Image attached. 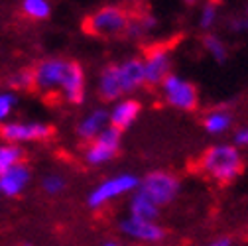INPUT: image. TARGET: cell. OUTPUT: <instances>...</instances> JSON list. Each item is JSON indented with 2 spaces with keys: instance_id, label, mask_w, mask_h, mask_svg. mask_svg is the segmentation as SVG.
Returning a JSON list of instances; mask_svg holds the SVG:
<instances>
[{
  "instance_id": "1",
  "label": "cell",
  "mask_w": 248,
  "mask_h": 246,
  "mask_svg": "<svg viewBox=\"0 0 248 246\" xmlns=\"http://www.w3.org/2000/svg\"><path fill=\"white\" fill-rule=\"evenodd\" d=\"M34 89L42 95L59 93L61 99L73 107H81L87 97L85 73L77 61L71 59H44L32 71Z\"/></svg>"
},
{
  "instance_id": "2",
  "label": "cell",
  "mask_w": 248,
  "mask_h": 246,
  "mask_svg": "<svg viewBox=\"0 0 248 246\" xmlns=\"http://www.w3.org/2000/svg\"><path fill=\"white\" fill-rule=\"evenodd\" d=\"M244 160L240 150L231 142L211 144L199 156V169L217 183H229L242 171Z\"/></svg>"
},
{
  "instance_id": "3",
  "label": "cell",
  "mask_w": 248,
  "mask_h": 246,
  "mask_svg": "<svg viewBox=\"0 0 248 246\" xmlns=\"http://www.w3.org/2000/svg\"><path fill=\"white\" fill-rule=\"evenodd\" d=\"M128 22L130 14L122 6H103L85 18L83 30L93 38H118L126 34Z\"/></svg>"
},
{
  "instance_id": "4",
  "label": "cell",
  "mask_w": 248,
  "mask_h": 246,
  "mask_svg": "<svg viewBox=\"0 0 248 246\" xmlns=\"http://www.w3.org/2000/svg\"><path fill=\"white\" fill-rule=\"evenodd\" d=\"M140 187V177L134 175V173H116V175H110L107 179H103L95 189H91L89 195H87V205L91 209H101L120 197H126V195H132L134 191H138Z\"/></svg>"
},
{
  "instance_id": "5",
  "label": "cell",
  "mask_w": 248,
  "mask_h": 246,
  "mask_svg": "<svg viewBox=\"0 0 248 246\" xmlns=\"http://www.w3.org/2000/svg\"><path fill=\"white\" fill-rule=\"evenodd\" d=\"M144 195H148L160 209L171 205L181 193V179L166 169H154L140 177V187Z\"/></svg>"
},
{
  "instance_id": "6",
  "label": "cell",
  "mask_w": 248,
  "mask_h": 246,
  "mask_svg": "<svg viewBox=\"0 0 248 246\" xmlns=\"http://www.w3.org/2000/svg\"><path fill=\"white\" fill-rule=\"evenodd\" d=\"M160 93L162 99L168 107L181 110V112H191L199 105V91L197 87L181 75H168L164 83L160 85Z\"/></svg>"
},
{
  "instance_id": "7",
  "label": "cell",
  "mask_w": 248,
  "mask_h": 246,
  "mask_svg": "<svg viewBox=\"0 0 248 246\" xmlns=\"http://www.w3.org/2000/svg\"><path fill=\"white\" fill-rule=\"evenodd\" d=\"M120 144H122V132L114 126H107L85 148V154H83L85 164L93 166V168H99V166H105V164L112 162L116 158L118 150H120Z\"/></svg>"
},
{
  "instance_id": "8",
  "label": "cell",
  "mask_w": 248,
  "mask_h": 246,
  "mask_svg": "<svg viewBox=\"0 0 248 246\" xmlns=\"http://www.w3.org/2000/svg\"><path fill=\"white\" fill-rule=\"evenodd\" d=\"M118 231L136 242H146V244H156L162 242L166 238V229L158 223V221H144V219H136V217H124L118 223Z\"/></svg>"
},
{
  "instance_id": "9",
  "label": "cell",
  "mask_w": 248,
  "mask_h": 246,
  "mask_svg": "<svg viewBox=\"0 0 248 246\" xmlns=\"http://www.w3.org/2000/svg\"><path fill=\"white\" fill-rule=\"evenodd\" d=\"M144 63V77L146 85L150 87H160L168 75H171L173 59L168 47H152L148 53L142 57Z\"/></svg>"
},
{
  "instance_id": "10",
  "label": "cell",
  "mask_w": 248,
  "mask_h": 246,
  "mask_svg": "<svg viewBox=\"0 0 248 246\" xmlns=\"http://www.w3.org/2000/svg\"><path fill=\"white\" fill-rule=\"evenodd\" d=\"M51 126L44 124V122H6L0 128V136L8 140V144L46 140L51 136Z\"/></svg>"
},
{
  "instance_id": "11",
  "label": "cell",
  "mask_w": 248,
  "mask_h": 246,
  "mask_svg": "<svg viewBox=\"0 0 248 246\" xmlns=\"http://www.w3.org/2000/svg\"><path fill=\"white\" fill-rule=\"evenodd\" d=\"M142 112V103L134 97H124L116 103H112V107L108 108V116H110V126L118 128L120 132H124L126 128H130L134 122L138 120Z\"/></svg>"
},
{
  "instance_id": "12",
  "label": "cell",
  "mask_w": 248,
  "mask_h": 246,
  "mask_svg": "<svg viewBox=\"0 0 248 246\" xmlns=\"http://www.w3.org/2000/svg\"><path fill=\"white\" fill-rule=\"evenodd\" d=\"M116 67H118L120 83H122L124 95H126V97H130L132 93H136V91H140L146 85L142 57H128L124 61H118Z\"/></svg>"
},
{
  "instance_id": "13",
  "label": "cell",
  "mask_w": 248,
  "mask_h": 246,
  "mask_svg": "<svg viewBox=\"0 0 248 246\" xmlns=\"http://www.w3.org/2000/svg\"><path fill=\"white\" fill-rule=\"evenodd\" d=\"M107 126H110V116H108V108L105 107H97L91 108L77 124V136L85 142L95 140Z\"/></svg>"
},
{
  "instance_id": "14",
  "label": "cell",
  "mask_w": 248,
  "mask_h": 246,
  "mask_svg": "<svg viewBox=\"0 0 248 246\" xmlns=\"http://www.w3.org/2000/svg\"><path fill=\"white\" fill-rule=\"evenodd\" d=\"M97 93H99L101 101H107V103H116V101L126 97L124 95L122 83H120L116 63H108L101 69L99 81H97Z\"/></svg>"
},
{
  "instance_id": "15",
  "label": "cell",
  "mask_w": 248,
  "mask_h": 246,
  "mask_svg": "<svg viewBox=\"0 0 248 246\" xmlns=\"http://www.w3.org/2000/svg\"><path fill=\"white\" fill-rule=\"evenodd\" d=\"M30 183V169L24 162L10 168L6 173L0 175V191L6 197H16L24 191V187Z\"/></svg>"
},
{
  "instance_id": "16",
  "label": "cell",
  "mask_w": 248,
  "mask_h": 246,
  "mask_svg": "<svg viewBox=\"0 0 248 246\" xmlns=\"http://www.w3.org/2000/svg\"><path fill=\"white\" fill-rule=\"evenodd\" d=\"M234 124V116L229 108H213L203 116V128L211 136H223L227 134Z\"/></svg>"
},
{
  "instance_id": "17",
  "label": "cell",
  "mask_w": 248,
  "mask_h": 246,
  "mask_svg": "<svg viewBox=\"0 0 248 246\" xmlns=\"http://www.w3.org/2000/svg\"><path fill=\"white\" fill-rule=\"evenodd\" d=\"M128 215L130 217H136V219H144V221H158L160 219V207L138 189L130 195Z\"/></svg>"
},
{
  "instance_id": "18",
  "label": "cell",
  "mask_w": 248,
  "mask_h": 246,
  "mask_svg": "<svg viewBox=\"0 0 248 246\" xmlns=\"http://www.w3.org/2000/svg\"><path fill=\"white\" fill-rule=\"evenodd\" d=\"M158 26V20L152 14H138V16H130L128 28H126V36L128 40H140L146 38L154 32V28Z\"/></svg>"
},
{
  "instance_id": "19",
  "label": "cell",
  "mask_w": 248,
  "mask_h": 246,
  "mask_svg": "<svg viewBox=\"0 0 248 246\" xmlns=\"http://www.w3.org/2000/svg\"><path fill=\"white\" fill-rule=\"evenodd\" d=\"M203 47L213 57V61H217V63H227V59H229V47H227V44L219 36H217V34H205L203 36Z\"/></svg>"
},
{
  "instance_id": "20",
  "label": "cell",
  "mask_w": 248,
  "mask_h": 246,
  "mask_svg": "<svg viewBox=\"0 0 248 246\" xmlns=\"http://www.w3.org/2000/svg\"><path fill=\"white\" fill-rule=\"evenodd\" d=\"M22 162V148L16 144H4L0 146V175L6 173L10 168Z\"/></svg>"
},
{
  "instance_id": "21",
  "label": "cell",
  "mask_w": 248,
  "mask_h": 246,
  "mask_svg": "<svg viewBox=\"0 0 248 246\" xmlns=\"http://www.w3.org/2000/svg\"><path fill=\"white\" fill-rule=\"evenodd\" d=\"M219 20V4L215 0H207V2L201 6V12H199V28L203 32H209V30L217 24Z\"/></svg>"
},
{
  "instance_id": "22",
  "label": "cell",
  "mask_w": 248,
  "mask_h": 246,
  "mask_svg": "<svg viewBox=\"0 0 248 246\" xmlns=\"http://www.w3.org/2000/svg\"><path fill=\"white\" fill-rule=\"evenodd\" d=\"M22 8L30 18H34V20H46L51 14L49 0H24Z\"/></svg>"
},
{
  "instance_id": "23",
  "label": "cell",
  "mask_w": 248,
  "mask_h": 246,
  "mask_svg": "<svg viewBox=\"0 0 248 246\" xmlns=\"http://www.w3.org/2000/svg\"><path fill=\"white\" fill-rule=\"evenodd\" d=\"M42 187H44L46 193L57 195V193H61V191L67 187V179L61 175V173H49V175H46L42 179Z\"/></svg>"
},
{
  "instance_id": "24",
  "label": "cell",
  "mask_w": 248,
  "mask_h": 246,
  "mask_svg": "<svg viewBox=\"0 0 248 246\" xmlns=\"http://www.w3.org/2000/svg\"><path fill=\"white\" fill-rule=\"evenodd\" d=\"M10 85L14 89H30V87H34V75H32V71H28V69L18 71L16 75H12Z\"/></svg>"
},
{
  "instance_id": "25",
  "label": "cell",
  "mask_w": 248,
  "mask_h": 246,
  "mask_svg": "<svg viewBox=\"0 0 248 246\" xmlns=\"http://www.w3.org/2000/svg\"><path fill=\"white\" fill-rule=\"evenodd\" d=\"M16 97L12 93H0V122L6 120L10 116V112L16 107Z\"/></svg>"
},
{
  "instance_id": "26",
  "label": "cell",
  "mask_w": 248,
  "mask_h": 246,
  "mask_svg": "<svg viewBox=\"0 0 248 246\" xmlns=\"http://www.w3.org/2000/svg\"><path fill=\"white\" fill-rule=\"evenodd\" d=\"M232 144L240 150V148H248V126H240L234 130L232 136Z\"/></svg>"
},
{
  "instance_id": "27",
  "label": "cell",
  "mask_w": 248,
  "mask_h": 246,
  "mask_svg": "<svg viewBox=\"0 0 248 246\" xmlns=\"http://www.w3.org/2000/svg\"><path fill=\"white\" fill-rule=\"evenodd\" d=\"M229 28L232 32H248V16L246 18H236V20H231Z\"/></svg>"
},
{
  "instance_id": "28",
  "label": "cell",
  "mask_w": 248,
  "mask_h": 246,
  "mask_svg": "<svg viewBox=\"0 0 248 246\" xmlns=\"http://www.w3.org/2000/svg\"><path fill=\"white\" fill-rule=\"evenodd\" d=\"M203 246H232V240L229 236H221V238H215V240H211Z\"/></svg>"
},
{
  "instance_id": "29",
  "label": "cell",
  "mask_w": 248,
  "mask_h": 246,
  "mask_svg": "<svg viewBox=\"0 0 248 246\" xmlns=\"http://www.w3.org/2000/svg\"><path fill=\"white\" fill-rule=\"evenodd\" d=\"M103 246H120V244H118V242H114V240H107Z\"/></svg>"
},
{
  "instance_id": "30",
  "label": "cell",
  "mask_w": 248,
  "mask_h": 246,
  "mask_svg": "<svg viewBox=\"0 0 248 246\" xmlns=\"http://www.w3.org/2000/svg\"><path fill=\"white\" fill-rule=\"evenodd\" d=\"M185 4H197V0H183Z\"/></svg>"
},
{
  "instance_id": "31",
  "label": "cell",
  "mask_w": 248,
  "mask_h": 246,
  "mask_svg": "<svg viewBox=\"0 0 248 246\" xmlns=\"http://www.w3.org/2000/svg\"><path fill=\"white\" fill-rule=\"evenodd\" d=\"M22 246H34V244H32V242H24Z\"/></svg>"
},
{
  "instance_id": "32",
  "label": "cell",
  "mask_w": 248,
  "mask_h": 246,
  "mask_svg": "<svg viewBox=\"0 0 248 246\" xmlns=\"http://www.w3.org/2000/svg\"><path fill=\"white\" fill-rule=\"evenodd\" d=\"M0 195H2V191H0Z\"/></svg>"
},
{
  "instance_id": "33",
  "label": "cell",
  "mask_w": 248,
  "mask_h": 246,
  "mask_svg": "<svg viewBox=\"0 0 248 246\" xmlns=\"http://www.w3.org/2000/svg\"><path fill=\"white\" fill-rule=\"evenodd\" d=\"M246 16H248V14H246Z\"/></svg>"
}]
</instances>
